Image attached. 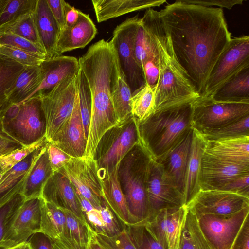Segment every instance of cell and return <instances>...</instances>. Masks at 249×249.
Here are the masks:
<instances>
[{"mask_svg": "<svg viewBox=\"0 0 249 249\" xmlns=\"http://www.w3.org/2000/svg\"><path fill=\"white\" fill-rule=\"evenodd\" d=\"M189 4H193L205 7L218 6L231 9L234 6L241 5L244 0H180Z\"/></svg>", "mask_w": 249, "mask_h": 249, "instance_id": "cell-52", "label": "cell"}, {"mask_svg": "<svg viewBox=\"0 0 249 249\" xmlns=\"http://www.w3.org/2000/svg\"><path fill=\"white\" fill-rule=\"evenodd\" d=\"M0 45L25 50L46 59V53L42 47L12 33H0Z\"/></svg>", "mask_w": 249, "mask_h": 249, "instance_id": "cell-46", "label": "cell"}, {"mask_svg": "<svg viewBox=\"0 0 249 249\" xmlns=\"http://www.w3.org/2000/svg\"><path fill=\"white\" fill-rule=\"evenodd\" d=\"M249 215V206L230 215L205 214L196 218L201 232L213 249H230Z\"/></svg>", "mask_w": 249, "mask_h": 249, "instance_id": "cell-12", "label": "cell"}, {"mask_svg": "<svg viewBox=\"0 0 249 249\" xmlns=\"http://www.w3.org/2000/svg\"><path fill=\"white\" fill-rule=\"evenodd\" d=\"M24 201L23 196L19 194L0 207V242L11 216Z\"/></svg>", "mask_w": 249, "mask_h": 249, "instance_id": "cell-47", "label": "cell"}, {"mask_svg": "<svg viewBox=\"0 0 249 249\" xmlns=\"http://www.w3.org/2000/svg\"><path fill=\"white\" fill-rule=\"evenodd\" d=\"M90 244L92 249H115L109 242L95 231L91 236Z\"/></svg>", "mask_w": 249, "mask_h": 249, "instance_id": "cell-59", "label": "cell"}, {"mask_svg": "<svg viewBox=\"0 0 249 249\" xmlns=\"http://www.w3.org/2000/svg\"><path fill=\"white\" fill-rule=\"evenodd\" d=\"M125 227L137 249H167L153 237L144 224H134Z\"/></svg>", "mask_w": 249, "mask_h": 249, "instance_id": "cell-44", "label": "cell"}, {"mask_svg": "<svg viewBox=\"0 0 249 249\" xmlns=\"http://www.w3.org/2000/svg\"><path fill=\"white\" fill-rule=\"evenodd\" d=\"M159 14L177 61L200 97L212 69L231 39L223 10L177 0Z\"/></svg>", "mask_w": 249, "mask_h": 249, "instance_id": "cell-1", "label": "cell"}, {"mask_svg": "<svg viewBox=\"0 0 249 249\" xmlns=\"http://www.w3.org/2000/svg\"><path fill=\"white\" fill-rule=\"evenodd\" d=\"M46 145L42 148L26 178L21 193L25 201L40 197L45 183L53 174Z\"/></svg>", "mask_w": 249, "mask_h": 249, "instance_id": "cell-29", "label": "cell"}, {"mask_svg": "<svg viewBox=\"0 0 249 249\" xmlns=\"http://www.w3.org/2000/svg\"><path fill=\"white\" fill-rule=\"evenodd\" d=\"M246 174H249V166L230 162L204 152L200 163V190H219L231 179Z\"/></svg>", "mask_w": 249, "mask_h": 249, "instance_id": "cell-19", "label": "cell"}, {"mask_svg": "<svg viewBox=\"0 0 249 249\" xmlns=\"http://www.w3.org/2000/svg\"><path fill=\"white\" fill-rule=\"evenodd\" d=\"M41 196L58 206L70 210L78 217L86 221L72 184L60 172H56L52 174L45 183Z\"/></svg>", "mask_w": 249, "mask_h": 249, "instance_id": "cell-23", "label": "cell"}, {"mask_svg": "<svg viewBox=\"0 0 249 249\" xmlns=\"http://www.w3.org/2000/svg\"><path fill=\"white\" fill-rule=\"evenodd\" d=\"M219 190L249 197V174L242 175L231 179Z\"/></svg>", "mask_w": 249, "mask_h": 249, "instance_id": "cell-50", "label": "cell"}, {"mask_svg": "<svg viewBox=\"0 0 249 249\" xmlns=\"http://www.w3.org/2000/svg\"><path fill=\"white\" fill-rule=\"evenodd\" d=\"M194 101L155 112L137 123L139 143L151 159L155 160L167 152L192 127Z\"/></svg>", "mask_w": 249, "mask_h": 249, "instance_id": "cell-3", "label": "cell"}, {"mask_svg": "<svg viewBox=\"0 0 249 249\" xmlns=\"http://www.w3.org/2000/svg\"><path fill=\"white\" fill-rule=\"evenodd\" d=\"M97 21L101 23L138 10L160 6L165 0H92Z\"/></svg>", "mask_w": 249, "mask_h": 249, "instance_id": "cell-28", "label": "cell"}, {"mask_svg": "<svg viewBox=\"0 0 249 249\" xmlns=\"http://www.w3.org/2000/svg\"><path fill=\"white\" fill-rule=\"evenodd\" d=\"M97 29L89 14L79 10L77 22L60 31L57 51L61 54L78 48H83L95 37Z\"/></svg>", "mask_w": 249, "mask_h": 249, "instance_id": "cell-22", "label": "cell"}, {"mask_svg": "<svg viewBox=\"0 0 249 249\" xmlns=\"http://www.w3.org/2000/svg\"><path fill=\"white\" fill-rule=\"evenodd\" d=\"M65 12V27H69L75 24L79 17V10L71 6L66 1L64 5Z\"/></svg>", "mask_w": 249, "mask_h": 249, "instance_id": "cell-57", "label": "cell"}, {"mask_svg": "<svg viewBox=\"0 0 249 249\" xmlns=\"http://www.w3.org/2000/svg\"><path fill=\"white\" fill-rule=\"evenodd\" d=\"M249 206V197L227 191L200 190L186 207L198 217L230 215Z\"/></svg>", "mask_w": 249, "mask_h": 249, "instance_id": "cell-16", "label": "cell"}, {"mask_svg": "<svg viewBox=\"0 0 249 249\" xmlns=\"http://www.w3.org/2000/svg\"><path fill=\"white\" fill-rule=\"evenodd\" d=\"M25 67L0 54V112L9 106L8 94Z\"/></svg>", "mask_w": 249, "mask_h": 249, "instance_id": "cell-34", "label": "cell"}, {"mask_svg": "<svg viewBox=\"0 0 249 249\" xmlns=\"http://www.w3.org/2000/svg\"><path fill=\"white\" fill-rule=\"evenodd\" d=\"M51 240L53 249H92L90 244L81 245L64 235Z\"/></svg>", "mask_w": 249, "mask_h": 249, "instance_id": "cell-55", "label": "cell"}, {"mask_svg": "<svg viewBox=\"0 0 249 249\" xmlns=\"http://www.w3.org/2000/svg\"><path fill=\"white\" fill-rule=\"evenodd\" d=\"M2 145H10L18 148L23 147L5 131L0 115V146Z\"/></svg>", "mask_w": 249, "mask_h": 249, "instance_id": "cell-58", "label": "cell"}, {"mask_svg": "<svg viewBox=\"0 0 249 249\" xmlns=\"http://www.w3.org/2000/svg\"><path fill=\"white\" fill-rule=\"evenodd\" d=\"M78 61L89 83L92 97L86 150L93 154L105 134L119 124L112 97L121 72L112 45L104 39L91 45Z\"/></svg>", "mask_w": 249, "mask_h": 249, "instance_id": "cell-2", "label": "cell"}, {"mask_svg": "<svg viewBox=\"0 0 249 249\" xmlns=\"http://www.w3.org/2000/svg\"><path fill=\"white\" fill-rule=\"evenodd\" d=\"M155 88L146 84L132 96L131 112L138 124L145 121L153 112Z\"/></svg>", "mask_w": 249, "mask_h": 249, "instance_id": "cell-36", "label": "cell"}, {"mask_svg": "<svg viewBox=\"0 0 249 249\" xmlns=\"http://www.w3.org/2000/svg\"><path fill=\"white\" fill-rule=\"evenodd\" d=\"M119 165L111 172L105 173L101 176L103 199L121 223L125 226H128L135 224V222L129 211L119 180Z\"/></svg>", "mask_w": 249, "mask_h": 249, "instance_id": "cell-24", "label": "cell"}, {"mask_svg": "<svg viewBox=\"0 0 249 249\" xmlns=\"http://www.w3.org/2000/svg\"><path fill=\"white\" fill-rule=\"evenodd\" d=\"M77 76L78 74L68 77L47 93L39 95L46 120L45 137L48 142L54 140L72 114L77 94Z\"/></svg>", "mask_w": 249, "mask_h": 249, "instance_id": "cell-6", "label": "cell"}, {"mask_svg": "<svg viewBox=\"0 0 249 249\" xmlns=\"http://www.w3.org/2000/svg\"><path fill=\"white\" fill-rule=\"evenodd\" d=\"M193 136L191 127L170 150L155 160L183 196Z\"/></svg>", "mask_w": 249, "mask_h": 249, "instance_id": "cell-18", "label": "cell"}, {"mask_svg": "<svg viewBox=\"0 0 249 249\" xmlns=\"http://www.w3.org/2000/svg\"><path fill=\"white\" fill-rule=\"evenodd\" d=\"M124 159L123 167L119 165L118 169L123 193L135 224H144L150 217L146 186L151 158L138 143Z\"/></svg>", "mask_w": 249, "mask_h": 249, "instance_id": "cell-4", "label": "cell"}, {"mask_svg": "<svg viewBox=\"0 0 249 249\" xmlns=\"http://www.w3.org/2000/svg\"><path fill=\"white\" fill-rule=\"evenodd\" d=\"M100 235L109 242L115 249H137L125 226L123 228L119 233L114 236L109 237Z\"/></svg>", "mask_w": 249, "mask_h": 249, "instance_id": "cell-51", "label": "cell"}, {"mask_svg": "<svg viewBox=\"0 0 249 249\" xmlns=\"http://www.w3.org/2000/svg\"><path fill=\"white\" fill-rule=\"evenodd\" d=\"M33 13L21 16L0 27V33H13L43 48L37 33Z\"/></svg>", "mask_w": 249, "mask_h": 249, "instance_id": "cell-38", "label": "cell"}, {"mask_svg": "<svg viewBox=\"0 0 249 249\" xmlns=\"http://www.w3.org/2000/svg\"><path fill=\"white\" fill-rule=\"evenodd\" d=\"M19 104L20 108L16 116L2 121V124L5 131L25 146L45 136L46 120L39 95H35Z\"/></svg>", "mask_w": 249, "mask_h": 249, "instance_id": "cell-9", "label": "cell"}, {"mask_svg": "<svg viewBox=\"0 0 249 249\" xmlns=\"http://www.w3.org/2000/svg\"><path fill=\"white\" fill-rule=\"evenodd\" d=\"M25 243V242L20 243L19 244H18V245H17L15 246L12 247L5 248V249L0 248V249H22Z\"/></svg>", "mask_w": 249, "mask_h": 249, "instance_id": "cell-61", "label": "cell"}, {"mask_svg": "<svg viewBox=\"0 0 249 249\" xmlns=\"http://www.w3.org/2000/svg\"><path fill=\"white\" fill-rule=\"evenodd\" d=\"M249 115V102L198 98L193 103L192 127L199 132L218 128Z\"/></svg>", "mask_w": 249, "mask_h": 249, "instance_id": "cell-8", "label": "cell"}, {"mask_svg": "<svg viewBox=\"0 0 249 249\" xmlns=\"http://www.w3.org/2000/svg\"><path fill=\"white\" fill-rule=\"evenodd\" d=\"M2 174V169L1 168V167L0 166V175H1Z\"/></svg>", "mask_w": 249, "mask_h": 249, "instance_id": "cell-63", "label": "cell"}, {"mask_svg": "<svg viewBox=\"0 0 249 249\" xmlns=\"http://www.w3.org/2000/svg\"><path fill=\"white\" fill-rule=\"evenodd\" d=\"M22 249H34L30 243L27 241L25 242Z\"/></svg>", "mask_w": 249, "mask_h": 249, "instance_id": "cell-62", "label": "cell"}, {"mask_svg": "<svg viewBox=\"0 0 249 249\" xmlns=\"http://www.w3.org/2000/svg\"><path fill=\"white\" fill-rule=\"evenodd\" d=\"M247 66H249V36L231 38L212 69L200 98H211L222 84Z\"/></svg>", "mask_w": 249, "mask_h": 249, "instance_id": "cell-10", "label": "cell"}, {"mask_svg": "<svg viewBox=\"0 0 249 249\" xmlns=\"http://www.w3.org/2000/svg\"><path fill=\"white\" fill-rule=\"evenodd\" d=\"M86 137L79 107L78 92L72 114L61 131L52 142L72 158L84 156Z\"/></svg>", "mask_w": 249, "mask_h": 249, "instance_id": "cell-20", "label": "cell"}, {"mask_svg": "<svg viewBox=\"0 0 249 249\" xmlns=\"http://www.w3.org/2000/svg\"><path fill=\"white\" fill-rule=\"evenodd\" d=\"M43 146L36 150L23 160L1 174L0 179V207L18 194H21L28 173Z\"/></svg>", "mask_w": 249, "mask_h": 249, "instance_id": "cell-27", "label": "cell"}, {"mask_svg": "<svg viewBox=\"0 0 249 249\" xmlns=\"http://www.w3.org/2000/svg\"><path fill=\"white\" fill-rule=\"evenodd\" d=\"M187 213L186 206L162 209L144 224L163 247L167 249H178Z\"/></svg>", "mask_w": 249, "mask_h": 249, "instance_id": "cell-17", "label": "cell"}, {"mask_svg": "<svg viewBox=\"0 0 249 249\" xmlns=\"http://www.w3.org/2000/svg\"><path fill=\"white\" fill-rule=\"evenodd\" d=\"M155 91L153 113L174 106L193 101L200 97L176 59L169 62L160 71Z\"/></svg>", "mask_w": 249, "mask_h": 249, "instance_id": "cell-7", "label": "cell"}, {"mask_svg": "<svg viewBox=\"0 0 249 249\" xmlns=\"http://www.w3.org/2000/svg\"><path fill=\"white\" fill-rule=\"evenodd\" d=\"M28 241L34 249H53L51 239L42 233L34 234Z\"/></svg>", "mask_w": 249, "mask_h": 249, "instance_id": "cell-56", "label": "cell"}, {"mask_svg": "<svg viewBox=\"0 0 249 249\" xmlns=\"http://www.w3.org/2000/svg\"><path fill=\"white\" fill-rule=\"evenodd\" d=\"M100 211L104 229L103 235L111 237L119 233L123 228H121L114 213L104 200Z\"/></svg>", "mask_w": 249, "mask_h": 249, "instance_id": "cell-48", "label": "cell"}, {"mask_svg": "<svg viewBox=\"0 0 249 249\" xmlns=\"http://www.w3.org/2000/svg\"><path fill=\"white\" fill-rule=\"evenodd\" d=\"M37 0H0V27L23 15L34 12Z\"/></svg>", "mask_w": 249, "mask_h": 249, "instance_id": "cell-41", "label": "cell"}, {"mask_svg": "<svg viewBox=\"0 0 249 249\" xmlns=\"http://www.w3.org/2000/svg\"><path fill=\"white\" fill-rule=\"evenodd\" d=\"M199 132L206 141L249 136V115L221 127Z\"/></svg>", "mask_w": 249, "mask_h": 249, "instance_id": "cell-40", "label": "cell"}, {"mask_svg": "<svg viewBox=\"0 0 249 249\" xmlns=\"http://www.w3.org/2000/svg\"><path fill=\"white\" fill-rule=\"evenodd\" d=\"M49 8L57 23L60 30L65 26L64 3L63 0H46Z\"/></svg>", "mask_w": 249, "mask_h": 249, "instance_id": "cell-53", "label": "cell"}, {"mask_svg": "<svg viewBox=\"0 0 249 249\" xmlns=\"http://www.w3.org/2000/svg\"><path fill=\"white\" fill-rule=\"evenodd\" d=\"M40 68L43 80L31 97L36 94L47 93L67 77L77 74L80 70L78 59L73 56L64 55L45 59Z\"/></svg>", "mask_w": 249, "mask_h": 249, "instance_id": "cell-21", "label": "cell"}, {"mask_svg": "<svg viewBox=\"0 0 249 249\" xmlns=\"http://www.w3.org/2000/svg\"><path fill=\"white\" fill-rule=\"evenodd\" d=\"M230 249H249V216L246 219Z\"/></svg>", "mask_w": 249, "mask_h": 249, "instance_id": "cell-54", "label": "cell"}, {"mask_svg": "<svg viewBox=\"0 0 249 249\" xmlns=\"http://www.w3.org/2000/svg\"><path fill=\"white\" fill-rule=\"evenodd\" d=\"M204 152L230 162L249 166V136L206 141Z\"/></svg>", "mask_w": 249, "mask_h": 249, "instance_id": "cell-26", "label": "cell"}, {"mask_svg": "<svg viewBox=\"0 0 249 249\" xmlns=\"http://www.w3.org/2000/svg\"><path fill=\"white\" fill-rule=\"evenodd\" d=\"M131 98L130 89L121 73L112 97L114 112L119 124L127 122L132 117Z\"/></svg>", "mask_w": 249, "mask_h": 249, "instance_id": "cell-37", "label": "cell"}, {"mask_svg": "<svg viewBox=\"0 0 249 249\" xmlns=\"http://www.w3.org/2000/svg\"><path fill=\"white\" fill-rule=\"evenodd\" d=\"M17 148H18L16 147L10 145L0 146V158L1 156L9 153L10 152L12 151L13 150H15Z\"/></svg>", "mask_w": 249, "mask_h": 249, "instance_id": "cell-60", "label": "cell"}, {"mask_svg": "<svg viewBox=\"0 0 249 249\" xmlns=\"http://www.w3.org/2000/svg\"><path fill=\"white\" fill-rule=\"evenodd\" d=\"M58 172L70 181L74 188L96 208L102 206V179L95 158L85 156L72 158Z\"/></svg>", "mask_w": 249, "mask_h": 249, "instance_id": "cell-11", "label": "cell"}, {"mask_svg": "<svg viewBox=\"0 0 249 249\" xmlns=\"http://www.w3.org/2000/svg\"><path fill=\"white\" fill-rule=\"evenodd\" d=\"M140 18L137 15L118 25L114 30L109 41L116 53L121 72L130 89L132 96L146 84L143 70L137 61L135 51Z\"/></svg>", "mask_w": 249, "mask_h": 249, "instance_id": "cell-5", "label": "cell"}, {"mask_svg": "<svg viewBox=\"0 0 249 249\" xmlns=\"http://www.w3.org/2000/svg\"><path fill=\"white\" fill-rule=\"evenodd\" d=\"M77 89L81 115L85 134L88 138L92 106V97L89 83L80 68L77 76Z\"/></svg>", "mask_w": 249, "mask_h": 249, "instance_id": "cell-42", "label": "cell"}, {"mask_svg": "<svg viewBox=\"0 0 249 249\" xmlns=\"http://www.w3.org/2000/svg\"><path fill=\"white\" fill-rule=\"evenodd\" d=\"M178 249H213L201 232L196 216L188 209Z\"/></svg>", "mask_w": 249, "mask_h": 249, "instance_id": "cell-35", "label": "cell"}, {"mask_svg": "<svg viewBox=\"0 0 249 249\" xmlns=\"http://www.w3.org/2000/svg\"><path fill=\"white\" fill-rule=\"evenodd\" d=\"M43 80L39 66H25L8 95L9 105L28 100L40 86Z\"/></svg>", "mask_w": 249, "mask_h": 249, "instance_id": "cell-33", "label": "cell"}, {"mask_svg": "<svg viewBox=\"0 0 249 249\" xmlns=\"http://www.w3.org/2000/svg\"><path fill=\"white\" fill-rule=\"evenodd\" d=\"M48 141L45 136L28 146L17 148L0 158V166L2 173L23 160L36 150L46 145Z\"/></svg>", "mask_w": 249, "mask_h": 249, "instance_id": "cell-43", "label": "cell"}, {"mask_svg": "<svg viewBox=\"0 0 249 249\" xmlns=\"http://www.w3.org/2000/svg\"><path fill=\"white\" fill-rule=\"evenodd\" d=\"M46 146L49 160L53 173L60 170L72 158L53 143L48 142Z\"/></svg>", "mask_w": 249, "mask_h": 249, "instance_id": "cell-49", "label": "cell"}, {"mask_svg": "<svg viewBox=\"0 0 249 249\" xmlns=\"http://www.w3.org/2000/svg\"><path fill=\"white\" fill-rule=\"evenodd\" d=\"M33 14L37 33L46 53V59L59 56L56 46L60 30L46 0H37Z\"/></svg>", "mask_w": 249, "mask_h": 249, "instance_id": "cell-25", "label": "cell"}, {"mask_svg": "<svg viewBox=\"0 0 249 249\" xmlns=\"http://www.w3.org/2000/svg\"><path fill=\"white\" fill-rule=\"evenodd\" d=\"M146 193L150 218L161 210L185 206L183 196L167 177L160 165L151 159L147 173Z\"/></svg>", "mask_w": 249, "mask_h": 249, "instance_id": "cell-15", "label": "cell"}, {"mask_svg": "<svg viewBox=\"0 0 249 249\" xmlns=\"http://www.w3.org/2000/svg\"><path fill=\"white\" fill-rule=\"evenodd\" d=\"M1 175H0V178H1Z\"/></svg>", "mask_w": 249, "mask_h": 249, "instance_id": "cell-64", "label": "cell"}, {"mask_svg": "<svg viewBox=\"0 0 249 249\" xmlns=\"http://www.w3.org/2000/svg\"><path fill=\"white\" fill-rule=\"evenodd\" d=\"M209 99L217 101L249 102V66L225 81Z\"/></svg>", "mask_w": 249, "mask_h": 249, "instance_id": "cell-31", "label": "cell"}, {"mask_svg": "<svg viewBox=\"0 0 249 249\" xmlns=\"http://www.w3.org/2000/svg\"><path fill=\"white\" fill-rule=\"evenodd\" d=\"M40 197L24 201L15 211L7 225L0 248L26 242L38 232L40 223Z\"/></svg>", "mask_w": 249, "mask_h": 249, "instance_id": "cell-14", "label": "cell"}, {"mask_svg": "<svg viewBox=\"0 0 249 249\" xmlns=\"http://www.w3.org/2000/svg\"><path fill=\"white\" fill-rule=\"evenodd\" d=\"M66 217L65 236L81 245L90 244L95 231L87 221L83 220L69 209L59 206Z\"/></svg>", "mask_w": 249, "mask_h": 249, "instance_id": "cell-39", "label": "cell"}, {"mask_svg": "<svg viewBox=\"0 0 249 249\" xmlns=\"http://www.w3.org/2000/svg\"><path fill=\"white\" fill-rule=\"evenodd\" d=\"M40 223L38 232L50 239H55L66 233V217L64 213L53 202L40 197Z\"/></svg>", "mask_w": 249, "mask_h": 249, "instance_id": "cell-32", "label": "cell"}, {"mask_svg": "<svg viewBox=\"0 0 249 249\" xmlns=\"http://www.w3.org/2000/svg\"><path fill=\"white\" fill-rule=\"evenodd\" d=\"M110 142L95 159L101 176L113 170L139 143L137 124L132 117L111 130Z\"/></svg>", "mask_w": 249, "mask_h": 249, "instance_id": "cell-13", "label": "cell"}, {"mask_svg": "<svg viewBox=\"0 0 249 249\" xmlns=\"http://www.w3.org/2000/svg\"><path fill=\"white\" fill-rule=\"evenodd\" d=\"M206 143V140L202 135L193 128L192 148L187 169L184 194L186 206L200 190L199 180L200 163Z\"/></svg>", "mask_w": 249, "mask_h": 249, "instance_id": "cell-30", "label": "cell"}, {"mask_svg": "<svg viewBox=\"0 0 249 249\" xmlns=\"http://www.w3.org/2000/svg\"><path fill=\"white\" fill-rule=\"evenodd\" d=\"M0 54L24 66H39L45 58L35 53L17 48L0 45Z\"/></svg>", "mask_w": 249, "mask_h": 249, "instance_id": "cell-45", "label": "cell"}]
</instances>
